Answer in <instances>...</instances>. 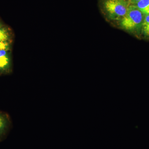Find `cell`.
I'll return each instance as SVG.
<instances>
[{
  "mask_svg": "<svg viewBox=\"0 0 149 149\" xmlns=\"http://www.w3.org/2000/svg\"><path fill=\"white\" fill-rule=\"evenodd\" d=\"M145 15L134 5H130L125 16L121 19L123 28L133 31L142 27Z\"/></svg>",
  "mask_w": 149,
  "mask_h": 149,
  "instance_id": "obj_1",
  "label": "cell"
},
{
  "mask_svg": "<svg viewBox=\"0 0 149 149\" xmlns=\"http://www.w3.org/2000/svg\"><path fill=\"white\" fill-rule=\"evenodd\" d=\"M130 5L127 0H106L104 2L107 13L113 20H121L127 13Z\"/></svg>",
  "mask_w": 149,
  "mask_h": 149,
  "instance_id": "obj_2",
  "label": "cell"
},
{
  "mask_svg": "<svg viewBox=\"0 0 149 149\" xmlns=\"http://www.w3.org/2000/svg\"><path fill=\"white\" fill-rule=\"evenodd\" d=\"M9 50H0V74L10 72L11 70L10 59Z\"/></svg>",
  "mask_w": 149,
  "mask_h": 149,
  "instance_id": "obj_3",
  "label": "cell"
},
{
  "mask_svg": "<svg viewBox=\"0 0 149 149\" xmlns=\"http://www.w3.org/2000/svg\"><path fill=\"white\" fill-rule=\"evenodd\" d=\"M11 120L9 116L0 111V142L5 139L10 127Z\"/></svg>",
  "mask_w": 149,
  "mask_h": 149,
  "instance_id": "obj_4",
  "label": "cell"
},
{
  "mask_svg": "<svg viewBox=\"0 0 149 149\" xmlns=\"http://www.w3.org/2000/svg\"><path fill=\"white\" fill-rule=\"evenodd\" d=\"M134 5L144 15L149 14V0H141Z\"/></svg>",
  "mask_w": 149,
  "mask_h": 149,
  "instance_id": "obj_5",
  "label": "cell"
},
{
  "mask_svg": "<svg viewBox=\"0 0 149 149\" xmlns=\"http://www.w3.org/2000/svg\"><path fill=\"white\" fill-rule=\"evenodd\" d=\"M11 36L9 28L4 26L0 28V42H10Z\"/></svg>",
  "mask_w": 149,
  "mask_h": 149,
  "instance_id": "obj_6",
  "label": "cell"
},
{
  "mask_svg": "<svg viewBox=\"0 0 149 149\" xmlns=\"http://www.w3.org/2000/svg\"><path fill=\"white\" fill-rule=\"evenodd\" d=\"M141 27L144 35L149 37V14L145 15Z\"/></svg>",
  "mask_w": 149,
  "mask_h": 149,
  "instance_id": "obj_7",
  "label": "cell"
},
{
  "mask_svg": "<svg viewBox=\"0 0 149 149\" xmlns=\"http://www.w3.org/2000/svg\"><path fill=\"white\" fill-rule=\"evenodd\" d=\"M10 42H0V50H9L10 49Z\"/></svg>",
  "mask_w": 149,
  "mask_h": 149,
  "instance_id": "obj_8",
  "label": "cell"
},
{
  "mask_svg": "<svg viewBox=\"0 0 149 149\" xmlns=\"http://www.w3.org/2000/svg\"><path fill=\"white\" fill-rule=\"evenodd\" d=\"M140 1H141V0H129V2L130 3H131L132 4L134 5Z\"/></svg>",
  "mask_w": 149,
  "mask_h": 149,
  "instance_id": "obj_9",
  "label": "cell"
},
{
  "mask_svg": "<svg viewBox=\"0 0 149 149\" xmlns=\"http://www.w3.org/2000/svg\"><path fill=\"white\" fill-rule=\"evenodd\" d=\"M3 26L1 22H0V28L1 27H2Z\"/></svg>",
  "mask_w": 149,
  "mask_h": 149,
  "instance_id": "obj_10",
  "label": "cell"
}]
</instances>
